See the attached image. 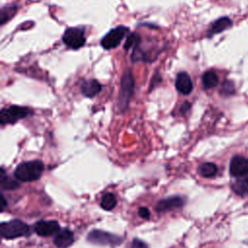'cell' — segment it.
<instances>
[{"mask_svg": "<svg viewBox=\"0 0 248 248\" xmlns=\"http://www.w3.org/2000/svg\"><path fill=\"white\" fill-rule=\"evenodd\" d=\"M0 232L3 238L13 239L29 233V226L21 220L14 219L8 222H3L0 225Z\"/></svg>", "mask_w": 248, "mask_h": 248, "instance_id": "cell-3", "label": "cell"}, {"mask_svg": "<svg viewBox=\"0 0 248 248\" xmlns=\"http://www.w3.org/2000/svg\"><path fill=\"white\" fill-rule=\"evenodd\" d=\"M62 40L64 44L72 49H78L84 46L86 42V38L84 35V28L83 27H70L68 28Z\"/></svg>", "mask_w": 248, "mask_h": 248, "instance_id": "cell-6", "label": "cell"}, {"mask_svg": "<svg viewBox=\"0 0 248 248\" xmlns=\"http://www.w3.org/2000/svg\"><path fill=\"white\" fill-rule=\"evenodd\" d=\"M129 32V28L119 25L108 31L101 40V46L105 49H112L119 46L121 41Z\"/></svg>", "mask_w": 248, "mask_h": 248, "instance_id": "cell-7", "label": "cell"}, {"mask_svg": "<svg viewBox=\"0 0 248 248\" xmlns=\"http://www.w3.org/2000/svg\"><path fill=\"white\" fill-rule=\"evenodd\" d=\"M140 42V36L138 33L134 32V33H132L128 36L124 47H125L126 50H128L129 48H132V47L134 48V47L139 46Z\"/></svg>", "mask_w": 248, "mask_h": 248, "instance_id": "cell-21", "label": "cell"}, {"mask_svg": "<svg viewBox=\"0 0 248 248\" xmlns=\"http://www.w3.org/2000/svg\"><path fill=\"white\" fill-rule=\"evenodd\" d=\"M139 215L143 219H149L150 217V211L146 207H140L139 208Z\"/></svg>", "mask_w": 248, "mask_h": 248, "instance_id": "cell-24", "label": "cell"}, {"mask_svg": "<svg viewBox=\"0 0 248 248\" xmlns=\"http://www.w3.org/2000/svg\"><path fill=\"white\" fill-rule=\"evenodd\" d=\"M0 184H1L2 189H4V190H14L19 186L17 179H14V178H11L10 176H8L3 168L1 169Z\"/></svg>", "mask_w": 248, "mask_h": 248, "instance_id": "cell-17", "label": "cell"}, {"mask_svg": "<svg viewBox=\"0 0 248 248\" xmlns=\"http://www.w3.org/2000/svg\"><path fill=\"white\" fill-rule=\"evenodd\" d=\"M45 166L42 161L33 160L22 162L16 168L14 171V176L18 181L30 182L38 180L44 171Z\"/></svg>", "mask_w": 248, "mask_h": 248, "instance_id": "cell-1", "label": "cell"}, {"mask_svg": "<svg viewBox=\"0 0 248 248\" xmlns=\"http://www.w3.org/2000/svg\"><path fill=\"white\" fill-rule=\"evenodd\" d=\"M117 202L116 197L112 193H106L100 202V205L104 210H111L115 207Z\"/></svg>", "mask_w": 248, "mask_h": 248, "instance_id": "cell-19", "label": "cell"}, {"mask_svg": "<svg viewBox=\"0 0 248 248\" xmlns=\"http://www.w3.org/2000/svg\"><path fill=\"white\" fill-rule=\"evenodd\" d=\"M184 205V201L178 196L170 197L164 200H161L156 204V211L158 212H167L173 209L181 208Z\"/></svg>", "mask_w": 248, "mask_h": 248, "instance_id": "cell-10", "label": "cell"}, {"mask_svg": "<svg viewBox=\"0 0 248 248\" xmlns=\"http://www.w3.org/2000/svg\"><path fill=\"white\" fill-rule=\"evenodd\" d=\"M198 171L200 173V175H202V177L205 178H210L216 175L218 169L217 166L214 163H210V162H205L202 163V165L199 166L198 168Z\"/></svg>", "mask_w": 248, "mask_h": 248, "instance_id": "cell-16", "label": "cell"}, {"mask_svg": "<svg viewBox=\"0 0 248 248\" xmlns=\"http://www.w3.org/2000/svg\"><path fill=\"white\" fill-rule=\"evenodd\" d=\"M234 85L232 81L230 80H226L223 85L222 88L220 90V94H222L223 96H231L234 93Z\"/></svg>", "mask_w": 248, "mask_h": 248, "instance_id": "cell-22", "label": "cell"}, {"mask_svg": "<svg viewBox=\"0 0 248 248\" xmlns=\"http://www.w3.org/2000/svg\"><path fill=\"white\" fill-rule=\"evenodd\" d=\"M74 232L68 228L60 229L59 232L54 235L53 239V243L57 248H68L74 243Z\"/></svg>", "mask_w": 248, "mask_h": 248, "instance_id": "cell-11", "label": "cell"}, {"mask_svg": "<svg viewBox=\"0 0 248 248\" xmlns=\"http://www.w3.org/2000/svg\"><path fill=\"white\" fill-rule=\"evenodd\" d=\"M32 111L25 107L19 106H11L9 108H5L0 112V121L2 125L5 124H13L19 119L25 118L30 115Z\"/></svg>", "mask_w": 248, "mask_h": 248, "instance_id": "cell-4", "label": "cell"}, {"mask_svg": "<svg viewBox=\"0 0 248 248\" xmlns=\"http://www.w3.org/2000/svg\"><path fill=\"white\" fill-rule=\"evenodd\" d=\"M16 13V6H6L1 10V24H4Z\"/></svg>", "mask_w": 248, "mask_h": 248, "instance_id": "cell-20", "label": "cell"}, {"mask_svg": "<svg viewBox=\"0 0 248 248\" xmlns=\"http://www.w3.org/2000/svg\"><path fill=\"white\" fill-rule=\"evenodd\" d=\"M2 200H3V206H2V210H4V208L6 207V205H7V201H6V199H5V197L3 196L2 197Z\"/></svg>", "mask_w": 248, "mask_h": 248, "instance_id": "cell-26", "label": "cell"}, {"mask_svg": "<svg viewBox=\"0 0 248 248\" xmlns=\"http://www.w3.org/2000/svg\"><path fill=\"white\" fill-rule=\"evenodd\" d=\"M80 89L84 97L92 98L102 90V84L96 79H88L81 84Z\"/></svg>", "mask_w": 248, "mask_h": 248, "instance_id": "cell-13", "label": "cell"}, {"mask_svg": "<svg viewBox=\"0 0 248 248\" xmlns=\"http://www.w3.org/2000/svg\"><path fill=\"white\" fill-rule=\"evenodd\" d=\"M130 248H148V246H147V244H146L145 242H143L142 240L138 239V238H135V239L132 241Z\"/></svg>", "mask_w": 248, "mask_h": 248, "instance_id": "cell-23", "label": "cell"}, {"mask_svg": "<svg viewBox=\"0 0 248 248\" xmlns=\"http://www.w3.org/2000/svg\"><path fill=\"white\" fill-rule=\"evenodd\" d=\"M232 20L231 18L227 17V16H224V17H221L219 19H217L210 27L209 31H208V36H212V35H215V34H218L220 32H223L224 30L228 29L229 27L232 26Z\"/></svg>", "mask_w": 248, "mask_h": 248, "instance_id": "cell-14", "label": "cell"}, {"mask_svg": "<svg viewBox=\"0 0 248 248\" xmlns=\"http://www.w3.org/2000/svg\"><path fill=\"white\" fill-rule=\"evenodd\" d=\"M230 173L233 177H241L248 173V159L243 156H233L230 163Z\"/></svg>", "mask_w": 248, "mask_h": 248, "instance_id": "cell-9", "label": "cell"}, {"mask_svg": "<svg viewBox=\"0 0 248 248\" xmlns=\"http://www.w3.org/2000/svg\"><path fill=\"white\" fill-rule=\"evenodd\" d=\"M135 89V79L133 73L130 69H127L121 78V86L119 92V98L117 101L118 108L121 111L126 110L129 106L130 100L133 96Z\"/></svg>", "mask_w": 248, "mask_h": 248, "instance_id": "cell-2", "label": "cell"}, {"mask_svg": "<svg viewBox=\"0 0 248 248\" xmlns=\"http://www.w3.org/2000/svg\"><path fill=\"white\" fill-rule=\"evenodd\" d=\"M34 230L40 236H50L59 232L60 226L55 220H41L35 224Z\"/></svg>", "mask_w": 248, "mask_h": 248, "instance_id": "cell-8", "label": "cell"}, {"mask_svg": "<svg viewBox=\"0 0 248 248\" xmlns=\"http://www.w3.org/2000/svg\"><path fill=\"white\" fill-rule=\"evenodd\" d=\"M202 84L205 89H210L218 84V76L213 71H207L202 76Z\"/></svg>", "mask_w": 248, "mask_h": 248, "instance_id": "cell-18", "label": "cell"}, {"mask_svg": "<svg viewBox=\"0 0 248 248\" xmlns=\"http://www.w3.org/2000/svg\"><path fill=\"white\" fill-rule=\"evenodd\" d=\"M190 108V104L189 103H184L183 105H182V107H181V112H186V110Z\"/></svg>", "mask_w": 248, "mask_h": 248, "instance_id": "cell-25", "label": "cell"}, {"mask_svg": "<svg viewBox=\"0 0 248 248\" xmlns=\"http://www.w3.org/2000/svg\"><path fill=\"white\" fill-rule=\"evenodd\" d=\"M175 88L179 93L183 95H188L189 93H191L193 89V83L191 78L187 73L181 72L177 74L175 78Z\"/></svg>", "mask_w": 248, "mask_h": 248, "instance_id": "cell-12", "label": "cell"}, {"mask_svg": "<svg viewBox=\"0 0 248 248\" xmlns=\"http://www.w3.org/2000/svg\"><path fill=\"white\" fill-rule=\"evenodd\" d=\"M232 189L239 196L248 195V173L236 178L235 182L232 185Z\"/></svg>", "mask_w": 248, "mask_h": 248, "instance_id": "cell-15", "label": "cell"}, {"mask_svg": "<svg viewBox=\"0 0 248 248\" xmlns=\"http://www.w3.org/2000/svg\"><path fill=\"white\" fill-rule=\"evenodd\" d=\"M87 240L94 244L116 246L122 242V238L111 232H108L101 230H92L87 234Z\"/></svg>", "mask_w": 248, "mask_h": 248, "instance_id": "cell-5", "label": "cell"}]
</instances>
